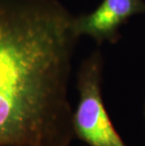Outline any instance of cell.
Wrapping results in <instances>:
<instances>
[{
	"label": "cell",
	"instance_id": "6da1fadb",
	"mask_svg": "<svg viewBox=\"0 0 145 146\" xmlns=\"http://www.w3.org/2000/svg\"><path fill=\"white\" fill-rule=\"evenodd\" d=\"M75 20L55 0H0V146H70Z\"/></svg>",
	"mask_w": 145,
	"mask_h": 146
},
{
	"label": "cell",
	"instance_id": "7a4b0ae2",
	"mask_svg": "<svg viewBox=\"0 0 145 146\" xmlns=\"http://www.w3.org/2000/svg\"><path fill=\"white\" fill-rule=\"evenodd\" d=\"M79 102L73 115L76 137L88 146H126L105 110L100 89V68L89 61L78 78Z\"/></svg>",
	"mask_w": 145,
	"mask_h": 146
},
{
	"label": "cell",
	"instance_id": "3957f363",
	"mask_svg": "<svg viewBox=\"0 0 145 146\" xmlns=\"http://www.w3.org/2000/svg\"><path fill=\"white\" fill-rule=\"evenodd\" d=\"M143 10L140 0H104L92 13L75 20L76 31L97 39L111 36L129 16Z\"/></svg>",
	"mask_w": 145,
	"mask_h": 146
}]
</instances>
